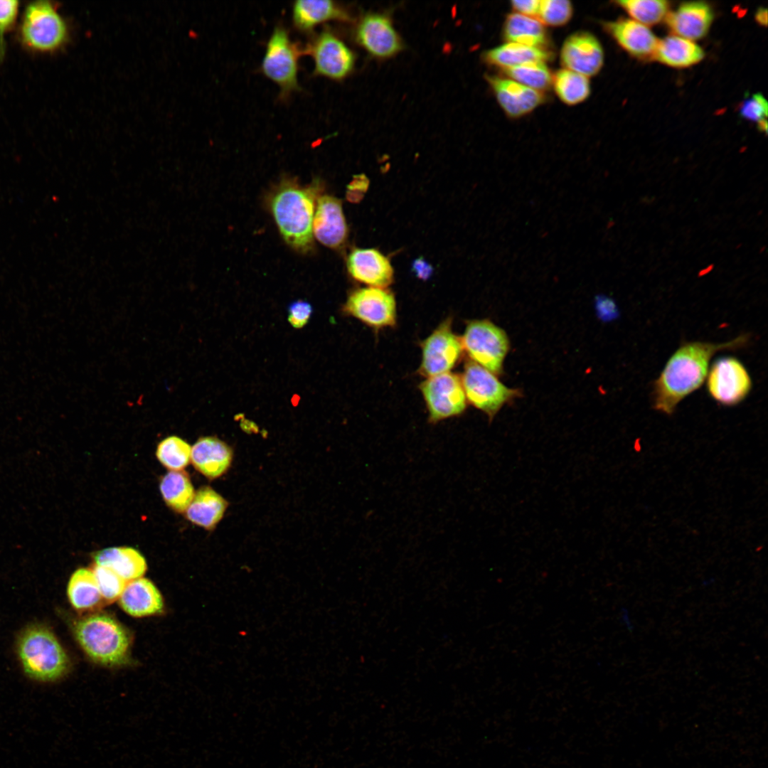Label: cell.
<instances>
[{
  "label": "cell",
  "instance_id": "cell-1",
  "mask_svg": "<svg viewBox=\"0 0 768 768\" xmlns=\"http://www.w3.org/2000/svg\"><path fill=\"white\" fill-rule=\"evenodd\" d=\"M747 341L748 336L744 334L721 343L692 341L682 344L654 383V408L672 415L681 400L702 385L710 361L718 351L737 349L745 346Z\"/></svg>",
  "mask_w": 768,
  "mask_h": 768
},
{
  "label": "cell",
  "instance_id": "cell-2",
  "mask_svg": "<svg viewBox=\"0 0 768 768\" xmlns=\"http://www.w3.org/2000/svg\"><path fill=\"white\" fill-rule=\"evenodd\" d=\"M14 651L23 674L37 683L57 682L70 669L65 649L52 629L42 622L29 623L18 631Z\"/></svg>",
  "mask_w": 768,
  "mask_h": 768
},
{
  "label": "cell",
  "instance_id": "cell-3",
  "mask_svg": "<svg viewBox=\"0 0 768 768\" xmlns=\"http://www.w3.org/2000/svg\"><path fill=\"white\" fill-rule=\"evenodd\" d=\"M316 187L300 186L295 182L283 181L269 199L279 232L292 248L307 252L313 248L312 223L314 215Z\"/></svg>",
  "mask_w": 768,
  "mask_h": 768
},
{
  "label": "cell",
  "instance_id": "cell-4",
  "mask_svg": "<svg viewBox=\"0 0 768 768\" xmlns=\"http://www.w3.org/2000/svg\"><path fill=\"white\" fill-rule=\"evenodd\" d=\"M70 627L76 642L92 661L109 667L127 661L131 635L113 617L104 613L90 614L74 619Z\"/></svg>",
  "mask_w": 768,
  "mask_h": 768
},
{
  "label": "cell",
  "instance_id": "cell-5",
  "mask_svg": "<svg viewBox=\"0 0 768 768\" xmlns=\"http://www.w3.org/2000/svg\"><path fill=\"white\" fill-rule=\"evenodd\" d=\"M17 34L24 49L38 54L59 51L70 36L68 23L57 4L46 0L31 1L25 6Z\"/></svg>",
  "mask_w": 768,
  "mask_h": 768
},
{
  "label": "cell",
  "instance_id": "cell-6",
  "mask_svg": "<svg viewBox=\"0 0 768 768\" xmlns=\"http://www.w3.org/2000/svg\"><path fill=\"white\" fill-rule=\"evenodd\" d=\"M302 53L284 26L274 27L266 45L261 70L279 87V96L283 100L300 89L298 70Z\"/></svg>",
  "mask_w": 768,
  "mask_h": 768
},
{
  "label": "cell",
  "instance_id": "cell-7",
  "mask_svg": "<svg viewBox=\"0 0 768 768\" xmlns=\"http://www.w3.org/2000/svg\"><path fill=\"white\" fill-rule=\"evenodd\" d=\"M461 341L474 362L492 373L501 372L508 349V340L502 329L487 320L471 321Z\"/></svg>",
  "mask_w": 768,
  "mask_h": 768
},
{
  "label": "cell",
  "instance_id": "cell-8",
  "mask_svg": "<svg viewBox=\"0 0 768 768\" xmlns=\"http://www.w3.org/2000/svg\"><path fill=\"white\" fill-rule=\"evenodd\" d=\"M461 379L466 398L485 412L491 421L502 405L517 394L474 361L466 363Z\"/></svg>",
  "mask_w": 768,
  "mask_h": 768
},
{
  "label": "cell",
  "instance_id": "cell-9",
  "mask_svg": "<svg viewBox=\"0 0 768 768\" xmlns=\"http://www.w3.org/2000/svg\"><path fill=\"white\" fill-rule=\"evenodd\" d=\"M303 53L311 57L314 74L331 80L345 78L351 73L355 64L352 50L329 29L315 35Z\"/></svg>",
  "mask_w": 768,
  "mask_h": 768
},
{
  "label": "cell",
  "instance_id": "cell-10",
  "mask_svg": "<svg viewBox=\"0 0 768 768\" xmlns=\"http://www.w3.org/2000/svg\"><path fill=\"white\" fill-rule=\"evenodd\" d=\"M432 424L462 415L466 407L461 377L450 372L427 378L420 386Z\"/></svg>",
  "mask_w": 768,
  "mask_h": 768
},
{
  "label": "cell",
  "instance_id": "cell-11",
  "mask_svg": "<svg viewBox=\"0 0 768 768\" xmlns=\"http://www.w3.org/2000/svg\"><path fill=\"white\" fill-rule=\"evenodd\" d=\"M706 378L710 395L725 406H734L741 402L752 388V380L747 370L738 359L731 356L715 361Z\"/></svg>",
  "mask_w": 768,
  "mask_h": 768
},
{
  "label": "cell",
  "instance_id": "cell-12",
  "mask_svg": "<svg viewBox=\"0 0 768 768\" xmlns=\"http://www.w3.org/2000/svg\"><path fill=\"white\" fill-rule=\"evenodd\" d=\"M344 311L365 324L375 328L393 326L396 323V302L385 288L363 287L348 296Z\"/></svg>",
  "mask_w": 768,
  "mask_h": 768
},
{
  "label": "cell",
  "instance_id": "cell-13",
  "mask_svg": "<svg viewBox=\"0 0 768 768\" xmlns=\"http://www.w3.org/2000/svg\"><path fill=\"white\" fill-rule=\"evenodd\" d=\"M422 361L419 372L429 378L449 372L464 351L461 338L452 331L447 319L422 343Z\"/></svg>",
  "mask_w": 768,
  "mask_h": 768
},
{
  "label": "cell",
  "instance_id": "cell-14",
  "mask_svg": "<svg viewBox=\"0 0 768 768\" xmlns=\"http://www.w3.org/2000/svg\"><path fill=\"white\" fill-rule=\"evenodd\" d=\"M356 40L372 55L385 58L393 56L402 48V41L388 17L370 14L358 23Z\"/></svg>",
  "mask_w": 768,
  "mask_h": 768
},
{
  "label": "cell",
  "instance_id": "cell-15",
  "mask_svg": "<svg viewBox=\"0 0 768 768\" xmlns=\"http://www.w3.org/2000/svg\"><path fill=\"white\" fill-rule=\"evenodd\" d=\"M560 61L567 70L586 77L597 75L604 64V51L599 40L587 31L569 36L560 50Z\"/></svg>",
  "mask_w": 768,
  "mask_h": 768
},
{
  "label": "cell",
  "instance_id": "cell-16",
  "mask_svg": "<svg viewBox=\"0 0 768 768\" xmlns=\"http://www.w3.org/2000/svg\"><path fill=\"white\" fill-rule=\"evenodd\" d=\"M312 232L315 238L328 247L336 249L345 243L348 228L339 199L329 195L317 198Z\"/></svg>",
  "mask_w": 768,
  "mask_h": 768
},
{
  "label": "cell",
  "instance_id": "cell-17",
  "mask_svg": "<svg viewBox=\"0 0 768 768\" xmlns=\"http://www.w3.org/2000/svg\"><path fill=\"white\" fill-rule=\"evenodd\" d=\"M486 79L501 107L511 118L530 113L545 101L543 92L509 78L489 75Z\"/></svg>",
  "mask_w": 768,
  "mask_h": 768
},
{
  "label": "cell",
  "instance_id": "cell-18",
  "mask_svg": "<svg viewBox=\"0 0 768 768\" xmlns=\"http://www.w3.org/2000/svg\"><path fill=\"white\" fill-rule=\"evenodd\" d=\"M347 268L356 280L373 287L386 288L393 280V268L384 255L373 248H357L347 259Z\"/></svg>",
  "mask_w": 768,
  "mask_h": 768
},
{
  "label": "cell",
  "instance_id": "cell-19",
  "mask_svg": "<svg viewBox=\"0 0 768 768\" xmlns=\"http://www.w3.org/2000/svg\"><path fill=\"white\" fill-rule=\"evenodd\" d=\"M604 26L631 55L640 59L654 58L658 39L648 26L629 18L606 22Z\"/></svg>",
  "mask_w": 768,
  "mask_h": 768
},
{
  "label": "cell",
  "instance_id": "cell-20",
  "mask_svg": "<svg viewBox=\"0 0 768 768\" xmlns=\"http://www.w3.org/2000/svg\"><path fill=\"white\" fill-rule=\"evenodd\" d=\"M713 17V9L707 3L689 1L668 12L666 21L676 36L694 41L708 33Z\"/></svg>",
  "mask_w": 768,
  "mask_h": 768
},
{
  "label": "cell",
  "instance_id": "cell-21",
  "mask_svg": "<svg viewBox=\"0 0 768 768\" xmlns=\"http://www.w3.org/2000/svg\"><path fill=\"white\" fill-rule=\"evenodd\" d=\"M118 600L121 608L134 617L159 614L164 609L161 592L151 581L142 577L127 582Z\"/></svg>",
  "mask_w": 768,
  "mask_h": 768
},
{
  "label": "cell",
  "instance_id": "cell-22",
  "mask_svg": "<svg viewBox=\"0 0 768 768\" xmlns=\"http://www.w3.org/2000/svg\"><path fill=\"white\" fill-rule=\"evenodd\" d=\"M292 18L297 30L307 33L322 23L346 21L351 16L343 7L331 0H298L292 5Z\"/></svg>",
  "mask_w": 768,
  "mask_h": 768
},
{
  "label": "cell",
  "instance_id": "cell-23",
  "mask_svg": "<svg viewBox=\"0 0 768 768\" xmlns=\"http://www.w3.org/2000/svg\"><path fill=\"white\" fill-rule=\"evenodd\" d=\"M232 458L230 447L213 437L198 439L191 448V460L194 467L209 479L223 474L229 468Z\"/></svg>",
  "mask_w": 768,
  "mask_h": 768
},
{
  "label": "cell",
  "instance_id": "cell-24",
  "mask_svg": "<svg viewBox=\"0 0 768 768\" xmlns=\"http://www.w3.org/2000/svg\"><path fill=\"white\" fill-rule=\"evenodd\" d=\"M95 565L110 568L127 582L142 577L147 566L144 558L129 547H112L101 550L94 555Z\"/></svg>",
  "mask_w": 768,
  "mask_h": 768
},
{
  "label": "cell",
  "instance_id": "cell-25",
  "mask_svg": "<svg viewBox=\"0 0 768 768\" xmlns=\"http://www.w3.org/2000/svg\"><path fill=\"white\" fill-rule=\"evenodd\" d=\"M66 594L71 607L79 612H90L104 602L92 569L75 570L68 580Z\"/></svg>",
  "mask_w": 768,
  "mask_h": 768
},
{
  "label": "cell",
  "instance_id": "cell-26",
  "mask_svg": "<svg viewBox=\"0 0 768 768\" xmlns=\"http://www.w3.org/2000/svg\"><path fill=\"white\" fill-rule=\"evenodd\" d=\"M704 55L694 41L672 35L658 40L654 58L670 67L683 68L698 63Z\"/></svg>",
  "mask_w": 768,
  "mask_h": 768
},
{
  "label": "cell",
  "instance_id": "cell-27",
  "mask_svg": "<svg viewBox=\"0 0 768 768\" xmlns=\"http://www.w3.org/2000/svg\"><path fill=\"white\" fill-rule=\"evenodd\" d=\"M226 501L212 488H201L186 511V518L193 523L206 529L213 528L221 520L227 508Z\"/></svg>",
  "mask_w": 768,
  "mask_h": 768
},
{
  "label": "cell",
  "instance_id": "cell-28",
  "mask_svg": "<svg viewBox=\"0 0 768 768\" xmlns=\"http://www.w3.org/2000/svg\"><path fill=\"white\" fill-rule=\"evenodd\" d=\"M550 58L551 53L545 48L514 43H506L486 51L484 54V59L486 63L502 69L528 63H545Z\"/></svg>",
  "mask_w": 768,
  "mask_h": 768
},
{
  "label": "cell",
  "instance_id": "cell-29",
  "mask_svg": "<svg viewBox=\"0 0 768 768\" xmlns=\"http://www.w3.org/2000/svg\"><path fill=\"white\" fill-rule=\"evenodd\" d=\"M503 36L508 43L535 48H545L548 43L546 30L538 19L517 13L507 16Z\"/></svg>",
  "mask_w": 768,
  "mask_h": 768
},
{
  "label": "cell",
  "instance_id": "cell-30",
  "mask_svg": "<svg viewBox=\"0 0 768 768\" xmlns=\"http://www.w3.org/2000/svg\"><path fill=\"white\" fill-rule=\"evenodd\" d=\"M160 491L167 506L178 513L186 511L195 495L188 475L181 471H171L164 475Z\"/></svg>",
  "mask_w": 768,
  "mask_h": 768
},
{
  "label": "cell",
  "instance_id": "cell-31",
  "mask_svg": "<svg viewBox=\"0 0 768 768\" xmlns=\"http://www.w3.org/2000/svg\"><path fill=\"white\" fill-rule=\"evenodd\" d=\"M552 85L559 99L568 105L584 102L591 91L587 77L565 68L553 75Z\"/></svg>",
  "mask_w": 768,
  "mask_h": 768
},
{
  "label": "cell",
  "instance_id": "cell-32",
  "mask_svg": "<svg viewBox=\"0 0 768 768\" xmlns=\"http://www.w3.org/2000/svg\"><path fill=\"white\" fill-rule=\"evenodd\" d=\"M616 3L632 18L646 26L666 19L669 2L664 0H619Z\"/></svg>",
  "mask_w": 768,
  "mask_h": 768
},
{
  "label": "cell",
  "instance_id": "cell-33",
  "mask_svg": "<svg viewBox=\"0 0 768 768\" xmlns=\"http://www.w3.org/2000/svg\"><path fill=\"white\" fill-rule=\"evenodd\" d=\"M503 71L509 79L539 92L552 85L553 75L545 63H528Z\"/></svg>",
  "mask_w": 768,
  "mask_h": 768
},
{
  "label": "cell",
  "instance_id": "cell-34",
  "mask_svg": "<svg viewBox=\"0 0 768 768\" xmlns=\"http://www.w3.org/2000/svg\"><path fill=\"white\" fill-rule=\"evenodd\" d=\"M191 446L177 436L164 439L156 449L159 462L172 471H180L186 467L191 460Z\"/></svg>",
  "mask_w": 768,
  "mask_h": 768
},
{
  "label": "cell",
  "instance_id": "cell-35",
  "mask_svg": "<svg viewBox=\"0 0 768 768\" xmlns=\"http://www.w3.org/2000/svg\"><path fill=\"white\" fill-rule=\"evenodd\" d=\"M104 602L119 599L127 582L109 567L95 565L92 569Z\"/></svg>",
  "mask_w": 768,
  "mask_h": 768
},
{
  "label": "cell",
  "instance_id": "cell-36",
  "mask_svg": "<svg viewBox=\"0 0 768 768\" xmlns=\"http://www.w3.org/2000/svg\"><path fill=\"white\" fill-rule=\"evenodd\" d=\"M572 14V5L569 1L542 0L537 17L543 24L560 26L570 20Z\"/></svg>",
  "mask_w": 768,
  "mask_h": 768
},
{
  "label": "cell",
  "instance_id": "cell-37",
  "mask_svg": "<svg viewBox=\"0 0 768 768\" xmlns=\"http://www.w3.org/2000/svg\"><path fill=\"white\" fill-rule=\"evenodd\" d=\"M20 8L16 0H0V60L6 53V36L14 27Z\"/></svg>",
  "mask_w": 768,
  "mask_h": 768
},
{
  "label": "cell",
  "instance_id": "cell-38",
  "mask_svg": "<svg viewBox=\"0 0 768 768\" xmlns=\"http://www.w3.org/2000/svg\"><path fill=\"white\" fill-rule=\"evenodd\" d=\"M768 105L766 99L759 93L746 99L740 106V114L743 118L759 122L767 119Z\"/></svg>",
  "mask_w": 768,
  "mask_h": 768
},
{
  "label": "cell",
  "instance_id": "cell-39",
  "mask_svg": "<svg viewBox=\"0 0 768 768\" xmlns=\"http://www.w3.org/2000/svg\"><path fill=\"white\" fill-rule=\"evenodd\" d=\"M312 311V306L308 302L295 301L288 307V321L294 328L301 329L308 323Z\"/></svg>",
  "mask_w": 768,
  "mask_h": 768
},
{
  "label": "cell",
  "instance_id": "cell-40",
  "mask_svg": "<svg viewBox=\"0 0 768 768\" xmlns=\"http://www.w3.org/2000/svg\"><path fill=\"white\" fill-rule=\"evenodd\" d=\"M540 1L538 0H514L511 1V4L517 14L533 18L538 16Z\"/></svg>",
  "mask_w": 768,
  "mask_h": 768
},
{
  "label": "cell",
  "instance_id": "cell-41",
  "mask_svg": "<svg viewBox=\"0 0 768 768\" xmlns=\"http://www.w3.org/2000/svg\"><path fill=\"white\" fill-rule=\"evenodd\" d=\"M596 308L603 319H609L617 313L614 302L605 295H598L595 300Z\"/></svg>",
  "mask_w": 768,
  "mask_h": 768
},
{
  "label": "cell",
  "instance_id": "cell-42",
  "mask_svg": "<svg viewBox=\"0 0 768 768\" xmlns=\"http://www.w3.org/2000/svg\"><path fill=\"white\" fill-rule=\"evenodd\" d=\"M412 271L417 278L427 280L431 277L433 267L427 260L420 257L413 261Z\"/></svg>",
  "mask_w": 768,
  "mask_h": 768
},
{
  "label": "cell",
  "instance_id": "cell-43",
  "mask_svg": "<svg viewBox=\"0 0 768 768\" xmlns=\"http://www.w3.org/2000/svg\"><path fill=\"white\" fill-rule=\"evenodd\" d=\"M363 176H358L355 178L352 183L348 186V196L353 193H356L355 199H358V193H363L368 187V182L364 181Z\"/></svg>",
  "mask_w": 768,
  "mask_h": 768
},
{
  "label": "cell",
  "instance_id": "cell-44",
  "mask_svg": "<svg viewBox=\"0 0 768 768\" xmlns=\"http://www.w3.org/2000/svg\"><path fill=\"white\" fill-rule=\"evenodd\" d=\"M755 19L757 22L762 26H767V10L764 8L758 9L755 14Z\"/></svg>",
  "mask_w": 768,
  "mask_h": 768
},
{
  "label": "cell",
  "instance_id": "cell-45",
  "mask_svg": "<svg viewBox=\"0 0 768 768\" xmlns=\"http://www.w3.org/2000/svg\"><path fill=\"white\" fill-rule=\"evenodd\" d=\"M758 128L760 131L767 132V119H762L758 122Z\"/></svg>",
  "mask_w": 768,
  "mask_h": 768
},
{
  "label": "cell",
  "instance_id": "cell-46",
  "mask_svg": "<svg viewBox=\"0 0 768 768\" xmlns=\"http://www.w3.org/2000/svg\"><path fill=\"white\" fill-rule=\"evenodd\" d=\"M713 265H708V267L699 272V276H703L709 273L713 269Z\"/></svg>",
  "mask_w": 768,
  "mask_h": 768
}]
</instances>
